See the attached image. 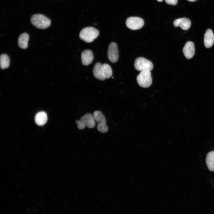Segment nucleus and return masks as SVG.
Wrapping results in <instances>:
<instances>
[{"mask_svg": "<svg viewBox=\"0 0 214 214\" xmlns=\"http://www.w3.org/2000/svg\"><path fill=\"white\" fill-rule=\"evenodd\" d=\"M30 20L32 24L39 29H45L51 25V21L49 19L41 14H37L32 15Z\"/></svg>", "mask_w": 214, "mask_h": 214, "instance_id": "1", "label": "nucleus"}, {"mask_svg": "<svg viewBox=\"0 0 214 214\" xmlns=\"http://www.w3.org/2000/svg\"><path fill=\"white\" fill-rule=\"evenodd\" d=\"M98 31L92 27L85 28L82 29L79 34L80 39L87 43H91L98 36Z\"/></svg>", "mask_w": 214, "mask_h": 214, "instance_id": "2", "label": "nucleus"}, {"mask_svg": "<svg viewBox=\"0 0 214 214\" xmlns=\"http://www.w3.org/2000/svg\"><path fill=\"white\" fill-rule=\"evenodd\" d=\"M75 122L77 124L78 128L80 130L84 129L86 126L90 128H92L95 124L93 115L89 113L85 114L80 120L76 121Z\"/></svg>", "mask_w": 214, "mask_h": 214, "instance_id": "3", "label": "nucleus"}, {"mask_svg": "<svg viewBox=\"0 0 214 214\" xmlns=\"http://www.w3.org/2000/svg\"><path fill=\"white\" fill-rule=\"evenodd\" d=\"M137 81L139 85L143 88H148L150 86L152 82L150 71L143 70L141 71L137 77Z\"/></svg>", "mask_w": 214, "mask_h": 214, "instance_id": "4", "label": "nucleus"}, {"mask_svg": "<svg viewBox=\"0 0 214 214\" xmlns=\"http://www.w3.org/2000/svg\"><path fill=\"white\" fill-rule=\"evenodd\" d=\"M134 66L136 70L139 71L149 70L153 69V66L152 62L143 57L137 58L135 60Z\"/></svg>", "mask_w": 214, "mask_h": 214, "instance_id": "5", "label": "nucleus"}, {"mask_svg": "<svg viewBox=\"0 0 214 214\" xmlns=\"http://www.w3.org/2000/svg\"><path fill=\"white\" fill-rule=\"evenodd\" d=\"M144 24V20L141 18L136 17L128 18L126 21V25L129 29L133 30L139 29L141 28Z\"/></svg>", "mask_w": 214, "mask_h": 214, "instance_id": "6", "label": "nucleus"}, {"mask_svg": "<svg viewBox=\"0 0 214 214\" xmlns=\"http://www.w3.org/2000/svg\"><path fill=\"white\" fill-rule=\"evenodd\" d=\"M108 58L112 63L117 62L119 58L118 50L117 44L114 42L109 45L107 51Z\"/></svg>", "mask_w": 214, "mask_h": 214, "instance_id": "7", "label": "nucleus"}, {"mask_svg": "<svg viewBox=\"0 0 214 214\" xmlns=\"http://www.w3.org/2000/svg\"><path fill=\"white\" fill-rule=\"evenodd\" d=\"M195 51L194 44L191 41H188L186 43L182 50L184 55L188 59L193 57L195 54Z\"/></svg>", "mask_w": 214, "mask_h": 214, "instance_id": "8", "label": "nucleus"}, {"mask_svg": "<svg viewBox=\"0 0 214 214\" xmlns=\"http://www.w3.org/2000/svg\"><path fill=\"white\" fill-rule=\"evenodd\" d=\"M173 25L175 27L180 26L182 29L187 30L191 26V21L186 18H181L175 20L173 22Z\"/></svg>", "mask_w": 214, "mask_h": 214, "instance_id": "9", "label": "nucleus"}, {"mask_svg": "<svg viewBox=\"0 0 214 214\" xmlns=\"http://www.w3.org/2000/svg\"><path fill=\"white\" fill-rule=\"evenodd\" d=\"M204 42L205 46L209 48L212 46L214 43V35L212 31L207 29L204 35Z\"/></svg>", "mask_w": 214, "mask_h": 214, "instance_id": "10", "label": "nucleus"}, {"mask_svg": "<svg viewBox=\"0 0 214 214\" xmlns=\"http://www.w3.org/2000/svg\"><path fill=\"white\" fill-rule=\"evenodd\" d=\"M93 55L92 51L86 50L81 54V59L83 65H88L91 63L93 59Z\"/></svg>", "mask_w": 214, "mask_h": 214, "instance_id": "11", "label": "nucleus"}, {"mask_svg": "<svg viewBox=\"0 0 214 214\" xmlns=\"http://www.w3.org/2000/svg\"><path fill=\"white\" fill-rule=\"evenodd\" d=\"M93 73L95 77L98 79L104 80L106 79L103 75L102 64L100 63H96L95 64L93 69Z\"/></svg>", "mask_w": 214, "mask_h": 214, "instance_id": "12", "label": "nucleus"}, {"mask_svg": "<svg viewBox=\"0 0 214 214\" xmlns=\"http://www.w3.org/2000/svg\"><path fill=\"white\" fill-rule=\"evenodd\" d=\"M48 119L47 115L44 111L38 112L36 114L35 117V121L36 124L39 126H42L45 124Z\"/></svg>", "mask_w": 214, "mask_h": 214, "instance_id": "13", "label": "nucleus"}, {"mask_svg": "<svg viewBox=\"0 0 214 214\" xmlns=\"http://www.w3.org/2000/svg\"><path fill=\"white\" fill-rule=\"evenodd\" d=\"M29 38V35L27 33H24L21 34L18 40L19 46L22 49L26 48L28 47Z\"/></svg>", "mask_w": 214, "mask_h": 214, "instance_id": "14", "label": "nucleus"}, {"mask_svg": "<svg viewBox=\"0 0 214 214\" xmlns=\"http://www.w3.org/2000/svg\"><path fill=\"white\" fill-rule=\"evenodd\" d=\"M206 163L209 169L211 171H214V151L209 152L206 158Z\"/></svg>", "mask_w": 214, "mask_h": 214, "instance_id": "15", "label": "nucleus"}, {"mask_svg": "<svg viewBox=\"0 0 214 214\" xmlns=\"http://www.w3.org/2000/svg\"><path fill=\"white\" fill-rule=\"evenodd\" d=\"M10 59L9 56L6 54L1 55L0 58L1 68L2 69L7 68L10 65Z\"/></svg>", "mask_w": 214, "mask_h": 214, "instance_id": "16", "label": "nucleus"}, {"mask_svg": "<svg viewBox=\"0 0 214 214\" xmlns=\"http://www.w3.org/2000/svg\"><path fill=\"white\" fill-rule=\"evenodd\" d=\"M93 115L95 121L97 122L98 123H106L105 117L101 111H95L94 112Z\"/></svg>", "mask_w": 214, "mask_h": 214, "instance_id": "17", "label": "nucleus"}, {"mask_svg": "<svg viewBox=\"0 0 214 214\" xmlns=\"http://www.w3.org/2000/svg\"><path fill=\"white\" fill-rule=\"evenodd\" d=\"M103 75L105 78H108L112 75V71L109 65L107 64H102Z\"/></svg>", "mask_w": 214, "mask_h": 214, "instance_id": "18", "label": "nucleus"}, {"mask_svg": "<svg viewBox=\"0 0 214 214\" xmlns=\"http://www.w3.org/2000/svg\"><path fill=\"white\" fill-rule=\"evenodd\" d=\"M97 128L98 130L102 133H105L108 130V128L106 123L98 124L97 125Z\"/></svg>", "mask_w": 214, "mask_h": 214, "instance_id": "19", "label": "nucleus"}, {"mask_svg": "<svg viewBox=\"0 0 214 214\" xmlns=\"http://www.w3.org/2000/svg\"><path fill=\"white\" fill-rule=\"evenodd\" d=\"M165 1L169 4L175 5L177 4L178 0H165Z\"/></svg>", "mask_w": 214, "mask_h": 214, "instance_id": "20", "label": "nucleus"}, {"mask_svg": "<svg viewBox=\"0 0 214 214\" xmlns=\"http://www.w3.org/2000/svg\"><path fill=\"white\" fill-rule=\"evenodd\" d=\"M187 1L190 2H194L196 1L197 0H187Z\"/></svg>", "mask_w": 214, "mask_h": 214, "instance_id": "21", "label": "nucleus"}, {"mask_svg": "<svg viewBox=\"0 0 214 214\" xmlns=\"http://www.w3.org/2000/svg\"><path fill=\"white\" fill-rule=\"evenodd\" d=\"M159 2H161L162 1H163V0H157Z\"/></svg>", "mask_w": 214, "mask_h": 214, "instance_id": "22", "label": "nucleus"}]
</instances>
